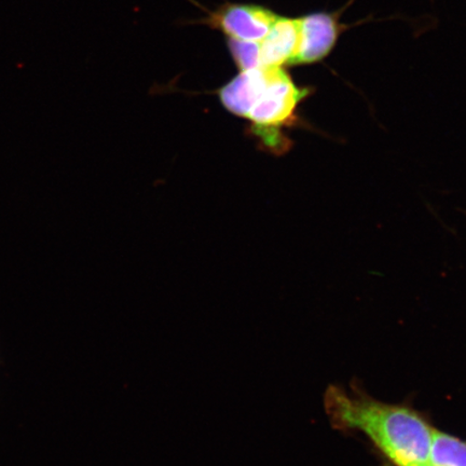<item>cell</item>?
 Listing matches in <instances>:
<instances>
[{"label": "cell", "mask_w": 466, "mask_h": 466, "mask_svg": "<svg viewBox=\"0 0 466 466\" xmlns=\"http://www.w3.org/2000/svg\"><path fill=\"white\" fill-rule=\"evenodd\" d=\"M419 466H434V465H432L431 463H427V464H422V465H419Z\"/></svg>", "instance_id": "obj_9"}, {"label": "cell", "mask_w": 466, "mask_h": 466, "mask_svg": "<svg viewBox=\"0 0 466 466\" xmlns=\"http://www.w3.org/2000/svg\"><path fill=\"white\" fill-rule=\"evenodd\" d=\"M299 43L294 64H312L322 61L337 43L338 25L335 17L317 13L299 17Z\"/></svg>", "instance_id": "obj_4"}, {"label": "cell", "mask_w": 466, "mask_h": 466, "mask_svg": "<svg viewBox=\"0 0 466 466\" xmlns=\"http://www.w3.org/2000/svg\"><path fill=\"white\" fill-rule=\"evenodd\" d=\"M299 43V19L279 16L270 32L259 42L260 67H282L291 64Z\"/></svg>", "instance_id": "obj_5"}, {"label": "cell", "mask_w": 466, "mask_h": 466, "mask_svg": "<svg viewBox=\"0 0 466 466\" xmlns=\"http://www.w3.org/2000/svg\"><path fill=\"white\" fill-rule=\"evenodd\" d=\"M228 48L240 72L260 67L259 42H243L228 38Z\"/></svg>", "instance_id": "obj_8"}, {"label": "cell", "mask_w": 466, "mask_h": 466, "mask_svg": "<svg viewBox=\"0 0 466 466\" xmlns=\"http://www.w3.org/2000/svg\"><path fill=\"white\" fill-rule=\"evenodd\" d=\"M268 67L240 72L237 77L218 91L220 103L229 113L247 118L268 77Z\"/></svg>", "instance_id": "obj_6"}, {"label": "cell", "mask_w": 466, "mask_h": 466, "mask_svg": "<svg viewBox=\"0 0 466 466\" xmlns=\"http://www.w3.org/2000/svg\"><path fill=\"white\" fill-rule=\"evenodd\" d=\"M309 90L297 86L283 67H269L268 77L247 116L250 133L273 153L287 150V138L281 130L293 124L299 105Z\"/></svg>", "instance_id": "obj_2"}, {"label": "cell", "mask_w": 466, "mask_h": 466, "mask_svg": "<svg viewBox=\"0 0 466 466\" xmlns=\"http://www.w3.org/2000/svg\"><path fill=\"white\" fill-rule=\"evenodd\" d=\"M278 17L273 11L261 5L228 4L209 15L207 25L231 39L261 42Z\"/></svg>", "instance_id": "obj_3"}, {"label": "cell", "mask_w": 466, "mask_h": 466, "mask_svg": "<svg viewBox=\"0 0 466 466\" xmlns=\"http://www.w3.org/2000/svg\"><path fill=\"white\" fill-rule=\"evenodd\" d=\"M324 406L336 429L364 433L395 466L429 463L435 430L412 408L337 386L326 391Z\"/></svg>", "instance_id": "obj_1"}, {"label": "cell", "mask_w": 466, "mask_h": 466, "mask_svg": "<svg viewBox=\"0 0 466 466\" xmlns=\"http://www.w3.org/2000/svg\"><path fill=\"white\" fill-rule=\"evenodd\" d=\"M429 463L434 466H466V441L435 431Z\"/></svg>", "instance_id": "obj_7"}]
</instances>
